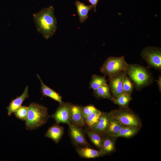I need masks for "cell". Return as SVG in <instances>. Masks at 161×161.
I'll return each instance as SVG.
<instances>
[{
	"label": "cell",
	"mask_w": 161,
	"mask_h": 161,
	"mask_svg": "<svg viewBox=\"0 0 161 161\" xmlns=\"http://www.w3.org/2000/svg\"><path fill=\"white\" fill-rule=\"evenodd\" d=\"M105 76H101L94 75L92 77L89 84V88L95 90L99 87L107 84Z\"/></svg>",
	"instance_id": "7402d4cb"
},
{
	"label": "cell",
	"mask_w": 161,
	"mask_h": 161,
	"mask_svg": "<svg viewBox=\"0 0 161 161\" xmlns=\"http://www.w3.org/2000/svg\"><path fill=\"white\" fill-rule=\"evenodd\" d=\"M123 126L113 116L111 113V117L105 135L114 136L119 132Z\"/></svg>",
	"instance_id": "ffe728a7"
},
{
	"label": "cell",
	"mask_w": 161,
	"mask_h": 161,
	"mask_svg": "<svg viewBox=\"0 0 161 161\" xmlns=\"http://www.w3.org/2000/svg\"><path fill=\"white\" fill-rule=\"evenodd\" d=\"M157 82V84L158 85L159 89L160 91L161 92V76H160L158 79L156 80Z\"/></svg>",
	"instance_id": "f1b7e54d"
},
{
	"label": "cell",
	"mask_w": 161,
	"mask_h": 161,
	"mask_svg": "<svg viewBox=\"0 0 161 161\" xmlns=\"http://www.w3.org/2000/svg\"><path fill=\"white\" fill-rule=\"evenodd\" d=\"M93 95L97 99L105 98L112 101L114 98L111 94L108 84L103 85L94 90Z\"/></svg>",
	"instance_id": "d6986e66"
},
{
	"label": "cell",
	"mask_w": 161,
	"mask_h": 161,
	"mask_svg": "<svg viewBox=\"0 0 161 161\" xmlns=\"http://www.w3.org/2000/svg\"><path fill=\"white\" fill-rule=\"evenodd\" d=\"M68 125L69 135L74 146L76 148L91 147L87 141L82 127L72 123Z\"/></svg>",
	"instance_id": "52a82bcc"
},
{
	"label": "cell",
	"mask_w": 161,
	"mask_h": 161,
	"mask_svg": "<svg viewBox=\"0 0 161 161\" xmlns=\"http://www.w3.org/2000/svg\"><path fill=\"white\" fill-rule=\"evenodd\" d=\"M125 72L137 91L150 85L154 81L148 68L138 64H128Z\"/></svg>",
	"instance_id": "7a4b0ae2"
},
{
	"label": "cell",
	"mask_w": 161,
	"mask_h": 161,
	"mask_svg": "<svg viewBox=\"0 0 161 161\" xmlns=\"http://www.w3.org/2000/svg\"><path fill=\"white\" fill-rule=\"evenodd\" d=\"M37 76L41 82V92L43 95L48 97L58 102L59 104L63 103L62 97L59 94L45 85L38 74Z\"/></svg>",
	"instance_id": "2e32d148"
},
{
	"label": "cell",
	"mask_w": 161,
	"mask_h": 161,
	"mask_svg": "<svg viewBox=\"0 0 161 161\" xmlns=\"http://www.w3.org/2000/svg\"><path fill=\"white\" fill-rule=\"evenodd\" d=\"M128 64L124 56H110L106 60L100 68V71L105 75L111 77L122 71H125Z\"/></svg>",
	"instance_id": "5b68a950"
},
{
	"label": "cell",
	"mask_w": 161,
	"mask_h": 161,
	"mask_svg": "<svg viewBox=\"0 0 161 161\" xmlns=\"http://www.w3.org/2000/svg\"><path fill=\"white\" fill-rule=\"evenodd\" d=\"M54 11V8L50 6L33 14L37 31L46 40L52 37L57 29V22Z\"/></svg>",
	"instance_id": "6da1fadb"
},
{
	"label": "cell",
	"mask_w": 161,
	"mask_h": 161,
	"mask_svg": "<svg viewBox=\"0 0 161 161\" xmlns=\"http://www.w3.org/2000/svg\"><path fill=\"white\" fill-rule=\"evenodd\" d=\"M50 117L46 107L35 103H31L28 106L26 128L32 130L38 128L45 124Z\"/></svg>",
	"instance_id": "3957f363"
},
{
	"label": "cell",
	"mask_w": 161,
	"mask_h": 161,
	"mask_svg": "<svg viewBox=\"0 0 161 161\" xmlns=\"http://www.w3.org/2000/svg\"><path fill=\"white\" fill-rule=\"evenodd\" d=\"M70 103H64L59 104V106L51 117L55 120L56 123H71L70 105Z\"/></svg>",
	"instance_id": "9c48e42d"
},
{
	"label": "cell",
	"mask_w": 161,
	"mask_h": 161,
	"mask_svg": "<svg viewBox=\"0 0 161 161\" xmlns=\"http://www.w3.org/2000/svg\"><path fill=\"white\" fill-rule=\"evenodd\" d=\"M143 58L148 67L160 71L161 70V50L160 48L148 47L144 48L141 53Z\"/></svg>",
	"instance_id": "8992f818"
},
{
	"label": "cell",
	"mask_w": 161,
	"mask_h": 161,
	"mask_svg": "<svg viewBox=\"0 0 161 161\" xmlns=\"http://www.w3.org/2000/svg\"><path fill=\"white\" fill-rule=\"evenodd\" d=\"M138 128L129 126H123L119 132L114 136L129 138L132 137L138 131Z\"/></svg>",
	"instance_id": "44dd1931"
},
{
	"label": "cell",
	"mask_w": 161,
	"mask_h": 161,
	"mask_svg": "<svg viewBox=\"0 0 161 161\" xmlns=\"http://www.w3.org/2000/svg\"><path fill=\"white\" fill-rule=\"evenodd\" d=\"M131 95L124 92L117 98H114L112 101L120 107H128L129 103L132 99Z\"/></svg>",
	"instance_id": "603a6c76"
},
{
	"label": "cell",
	"mask_w": 161,
	"mask_h": 161,
	"mask_svg": "<svg viewBox=\"0 0 161 161\" xmlns=\"http://www.w3.org/2000/svg\"><path fill=\"white\" fill-rule=\"evenodd\" d=\"M91 4L93 7L94 11L96 12V7L99 1L100 0H87Z\"/></svg>",
	"instance_id": "83f0119b"
},
{
	"label": "cell",
	"mask_w": 161,
	"mask_h": 161,
	"mask_svg": "<svg viewBox=\"0 0 161 161\" xmlns=\"http://www.w3.org/2000/svg\"><path fill=\"white\" fill-rule=\"evenodd\" d=\"M77 13L80 23H83L88 18L89 12L93 8L92 5H87L78 0L75 2Z\"/></svg>",
	"instance_id": "e0dca14e"
},
{
	"label": "cell",
	"mask_w": 161,
	"mask_h": 161,
	"mask_svg": "<svg viewBox=\"0 0 161 161\" xmlns=\"http://www.w3.org/2000/svg\"><path fill=\"white\" fill-rule=\"evenodd\" d=\"M102 113L98 109L86 117L84 120L87 127L91 129L95 126L98 122Z\"/></svg>",
	"instance_id": "cb8c5ba5"
},
{
	"label": "cell",
	"mask_w": 161,
	"mask_h": 161,
	"mask_svg": "<svg viewBox=\"0 0 161 161\" xmlns=\"http://www.w3.org/2000/svg\"><path fill=\"white\" fill-rule=\"evenodd\" d=\"M82 107L80 105L70 104L71 123L82 128L86 126L83 115Z\"/></svg>",
	"instance_id": "30bf717a"
},
{
	"label": "cell",
	"mask_w": 161,
	"mask_h": 161,
	"mask_svg": "<svg viewBox=\"0 0 161 161\" xmlns=\"http://www.w3.org/2000/svg\"><path fill=\"white\" fill-rule=\"evenodd\" d=\"M64 133V128L55 123L48 129L45 136L52 139L55 143H58L62 138Z\"/></svg>",
	"instance_id": "7c38bea8"
},
{
	"label": "cell",
	"mask_w": 161,
	"mask_h": 161,
	"mask_svg": "<svg viewBox=\"0 0 161 161\" xmlns=\"http://www.w3.org/2000/svg\"><path fill=\"white\" fill-rule=\"evenodd\" d=\"M28 87L26 86L23 93L19 96L12 100L7 107V113L9 116H11L17 109L21 106L24 101L29 97Z\"/></svg>",
	"instance_id": "4fadbf2b"
},
{
	"label": "cell",
	"mask_w": 161,
	"mask_h": 161,
	"mask_svg": "<svg viewBox=\"0 0 161 161\" xmlns=\"http://www.w3.org/2000/svg\"><path fill=\"white\" fill-rule=\"evenodd\" d=\"M97 110V109L92 105H89L85 106H83L82 112L84 119H85L88 116L96 111Z\"/></svg>",
	"instance_id": "4316f807"
},
{
	"label": "cell",
	"mask_w": 161,
	"mask_h": 161,
	"mask_svg": "<svg viewBox=\"0 0 161 161\" xmlns=\"http://www.w3.org/2000/svg\"><path fill=\"white\" fill-rule=\"evenodd\" d=\"M28 112V107L21 106L14 112V114L18 119L22 120H25Z\"/></svg>",
	"instance_id": "484cf974"
},
{
	"label": "cell",
	"mask_w": 161,
	"mask_h": 161,
	"mask_svg": "<svg viewBox=\"0 0 161 161\" xmlns=\"http://www.w3.org/2000/svg\"><path fill=\"white\" fill-rule=\"evenodd\" d=\"M76 148V152L79 156L82 158H94L103 156L100 150H96L89 147H79Z\"/></svg>",
	"instance_id": "9a60e30c"
},
{
	"label": "cell",
	"mask_w": 161,
	"mask_h": 161,
	"mask_svg": "<svg viewBox=\"0 0 161 161\" xmlns=\"http://www.w3.org/2000/svg\"><path fill=\"white\" fill-rule=\"evenodd\" d=\"M111 117V112H102L97 123L91 129L103 136L105 135Z\"/></svg>",
	"instance_id": "8fae6325"
},
{
	"label": "cell",
	"mask_w": 161,
	"mask_h": 161,
	"mask_svg": "<svg viewBox=\"0 0 161 161\" xmlns=\"http://www.w3.org/2000/svg\"><path fill=\"white\" fill-rule=\"evenodd\" d=\"M113 116L123 126L135 127L139 129L140 121L137 115L128 107H120L112 110Z\"/></svg>",
	"instance_id": "277c9868"
},
{
	"label": "cell",
	"mask_w": 161,
	"mask_h": 161,
	"mask_svg": "<svg viewBox=\"0 0 161 161\" xmlns=\"http://www.w3.org/2000/svg\"><path fill=\"white\" fill-rule=\"evenodd\" d=\"M117 138L113 136L105 135L104 136L100 149L103 156L109 154L114 151Z\"/></svg>",
	"instance_id": "5bb4252c"
},
{
	"label": "cell",
	"mask_w": 161,
	"mask_h": 161,
	"mask_svg": "<svg viewBox=\"0 0 161 161\" xmlns=\"http://www.w3.org/2000/svg\"><path fill=\"white\" fill-rule=\"evenodd\" d=\"M83 130L92 143L100 150L104 136L86 126Z\"/></svg>",
	"instance_id": "ac0fdd59"
},
{
	"label": "cell",
	"mask_w": 161,
	"mask_h": 161,
	"mask_svg": "<svg viewBox=\"0 0 161 161\" xmlns=\"http://www.w3.org/2000/svg\"><path fill=\"white\" fill-rule=\"evenodd\" d=\"M126 74L125 71L123 70L113 76L109 77V86L114 98L125 92L123 89V82Z\"/></svg>",
	"instance_id": "ba28073f"
},
{
	"label": "cell",
	"mask_w": 161,
	"mask_h": 161,
	"mask_svg": "<svg viewBox=\"0 0 161 161\" xmlns=\"http://www.w3.org/2000/svg\"><path fill=\"white\" fill-rule=\"evenodd\" d=\"M134 87V84L126 74L123 82V89L125 92L131 95L133 92Z\"/></svg>",
	"instance_id": "d4e9b609"
}]
</instances>
